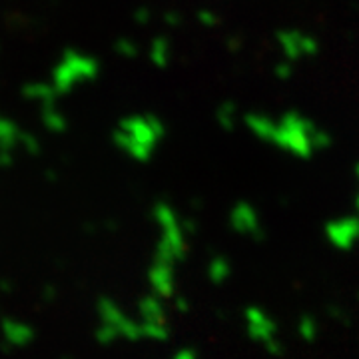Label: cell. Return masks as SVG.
Segmentation results:
<instances>
[{"label": "cell", "mask_w": 359, "mask_h": 359, "mask_svg": "<svg viewBox=\"0 0 359 359\" xmlns=\"http://www.w3.org/2000/svg\"><path fill=\"white\" fill-rule=\"evenodd\" d=\"M245 320H248V334L254 341L264 344L271 355H282V341L278 339V325L269 318L266 311L257 308L245 309Z\"/></svg>", "instance_id": "cell-1"}, {"label": "cell", "mask_w": 359, "mask_h": 359, "mask_svg": "<svg viewBox=\"0 0 359 359\" xmlns=\"http://www.w3.org/2000/svg\"><path fill=\"white\" fill-rule=\"evenodd\" d=\"M327 238L330 242L339 250H351V245L359 240V219L344 218L332 222L327 226Z\"/></svg>", "instance_id": "cell-2"}, {"label": "cell", "mask_w": 359, "mask_h": 359, "mask_svg": "<svg viewBox=\"0 0 359 359\" xmlns=\"http://www.w3.org/2000/svg\"><path fill=\"white\" fill-rule=\"evenodd\" d=\"M231 222H233V228L242 233H257L259 231L256 212L250 205H238Z\"/></svg>", "instance_id": "cell-3"}, {"label": "cell", "mask_w": 359, "mask_h": 359, "mask_svg": "<svg viewBox=\"0 0 359 359\" xmlns=\"http://www.w3.org/2000/svg\"><path fill=\"white\" fill-rule=\"evenodd\" d=\"M297 332H299V337L304 339V341H316V337H318V321L313 320L311 316H302L299 318V323H297Z\"/></svg>", "instance_id": "cell-4"}, {"label": "cell", "mask_w": 359, "mask_h": 359, "mask_svg": "<svg viewBox=\"0 0 359 359\" xmlns=\"http://www.w3.org/2000/svg\"><path fill=\"white\" fill-rule=\"evenodd\" d=\"M228 273H230V268H228V264H226L224 259L214 262V268H212V278H214V282H222Z\"/></svg>", "instance_id": "cell-5"}, {"label": "cell", "mask_w": 359, "mask_h": 359, "mask_svg": "<svg viewBox=\"0 0 359 359\" xmlns=\"http://www.w3.org/2000/svg\"><path fill=\"white\" fill-rule=\"evenodd\" d=\"M358 208H359V198H358Z\"/></svg>", "instance_id": "cell-6"}]
</instances>
